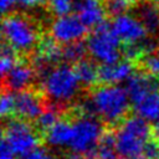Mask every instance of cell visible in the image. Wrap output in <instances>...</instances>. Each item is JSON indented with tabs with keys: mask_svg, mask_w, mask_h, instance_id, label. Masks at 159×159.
I'll list each match as a JSON object with an SVG mask.
<instances>
[{
	"mask_svg": "<svg viewBox=\"0 0 159 159\" xmlns=\"http://www.w3.org/2000/svg\"><path fill=\"white\" fill-rule=\"evenodd\" d=\"M130 103L125 87L119 84H103L96 88L91 98L83 103L84 116L97 114L104 122L116 123L124 118Z\"/></svg>",
	"mask_w": 159,
	"mask_h": 159,
	"instance_id": "cell-1",
	"label": "cell"
},
{
	"mask_svg": "<svg viewBox=\"0 0 159 159\" xmlns=\"http://www.w3.org/2000/svg\"><path fill=\"white\" fill-rule=\"evenodd\" d=\"M116 150L123 159L142 154L144 145L150 139L152 128L139 116L125 118L116 130Z\"/></svg>",
	"mask_w": 159,
	"mask_h": 159,
	"instance_id": "cell-2",
	"label": "cell"
},
{
	"mask_svg": "<svg viewBox=\"0 0 159 159\" xmlns=\"http://www.w3.org/2000/svg\"><path fill=\"white\" fill-rule=\"evenodd\" d=\"M80 84L75 67L67 63L51 67L42 76L43 92L57 103H66L73 99L80 89Z\"/></svg>",
	"mask_w": 159,
	"mask_h": 159,
	"instance_id": "cell-3",
	"label": "cell"
},
{
	"mask_svg": "<svg viewBox=\"0 0 159 159\" xmlns=\"http://www.w3.org/2000/svg\"><path fill=\"white\" fill-rule=\"evenodd\" d=\"M1 32L5 43L16 52L31 51L39 40L34 25L26 17L17 14H9L2 19Z\"/></svg>",
	"mask_w": 159,
	"mask_h": 159,
	"instance_id": "cell-4",
	"label": "cell"
},
{
	"mask_svg": "<svg viewBox=\"0 0 159 159\" xmlns=\"http://www.w3.org/2000/svg\"><path fill=\"white\" fill-rule=\"evenodd\" d=\"M86 45L91 57L101 65L114 63L120 58V41L112 31L111 25L102 24L93 29Z\"/></svg>",
	"mask_w": 159,
	"mask_h": 159,
	"instance_id": "cell-5",
	"label": "cell"
},
{
	"mask_svg": "<svg viewBox=\"0 0 159 159\" xmlns=\"http://www.w3.org/2000/svg\"><path fill=\"white\" fill-rule=\"evenodd\" d=\"M73 134L70 144V149L81 154L82 157L87 153L97 149L98 143L103 135V128L94 116H82L72 123Z\"/></svg>",
	"mask_w": 159,
	"mask_h": 159,
	"instance_id": "cell-6",
	"label": "cell"
},
{
	"mask_svg": "<svg viewBox=\"0 0 159 159\" xmlns=\"http://www.w3.org/2000/svg\"><path fill=\"white\" fill-rule=\"evenodd\" d=\"M2 138L16 155H24L39 147L40 138L35 129L24 119H11L6 123Z\"/></svg>",
	"mask_w": 159,
	"mask_h": 159,
	"instance_id": "cell-7",
	"label": "cell"
},
{
	"mask_svg": "<svg viewBox=\"0 0 159 159\" xmlns=\"http://www.w3.org/2000/svg\"><path fill=\"white\" fill-rule=\"evenodd\" d=\"M88 27L80 20L77 15H67L57 17L50 29L51 37L60 45H68L72 42L82 41L86 36Z\"/></svg>",
	"mask_w": 159,
	"mask_h": 159,
	"instance_id": "cell-8",
	"label": "cell"
},
{
	"mask_svg": "<svg viewBox=\"0 0 159 159\" xmlns=\"http://www.w3.org/2000/svg\"><path fill=\"white\" fill-rule=\"evenodd\" d=\"M111 29L120 42L125 45H135L144 39H147V29L139 17L129 14H124L113 17L111 22Z\"/></svg>",
	"mask_w": 159,
	"mask_h": 159,
	"instance_id": "cell-9",
	"label": "cell"
},
{
	"mask_svg": "<svg viewBox=\"0 0 159 159\" xmlns=\"http://www.w3.org/2000/svg\"><path fill=\"white\" fill-rule=\"evenodd\" d=\"M41 96L31 89H22L15 94L14 113L24 120H36L43 112Z\"/></svg>",
	"mask_w": 159,
	"mask_h": 159,
	"instance_id": "cell-10",
	"label": "cell"
},
{
	"mask_svg": "<svg viewBox=\"0 0 159 159\" xmlns=\"http://www.w3.org/2000/svg\"><path fill=\"white\" fill-rule=\"evenodd\" d=\"M63 60V47L52 37H46L40 41L37 53L34 57V65L42 76L51 68V65H56Z\"/></svg>",
	"mask_w": 159,
	"mask_h": 159,
	"instance_id": "cell-11",
	"label": "cell"
},
{
	"mask_svg": "<svg viewBox=\"0 0 159 159\" xmlns=\"http://www.w3.org/2000/svg\"><path fill=\"white\" fill-rule=\"evenodd\" d=\"M159 81L148 72H133L125 81V89L129 94L132 104L144 98L153 91H158Z\"/></svg>",
	"mask_w": 159,
	"mask_h": 159,
	"instance_id": "cell-12",
	"label": "cell"
},
{
	"mask_svg": "<svg viewBox=\"0 0 159 159\" xmlns=\"http://www.w3.org/2000/svg\"><path fill=\"white\" fill-rule=\"evenodd\" d=\"M73 11L88 29H96L104 24L107 14L102 0H75Z\"/></svg>",
	"mask_w": 159,
	"mask_h": 159,
	"instance_id": "cell-13",
	"label": "cell"
},
{
	"mask_svg": "<svg viewBox=\"0 0 159 159\" xmlns=\"http://www.w3.org/2000/svg\"><path fill=\"white\" fill-rule=\"evenodd\" d=\"M134 72L130 60L117 61L114 63L99 66V82L103 84H118L125 82Z\"/></svg>",
	"mask_w": 159,
	"mask_h": 159,
	"instance_id": "cell-14",
	"label": "cell"
},
{
	"mask_svg": "<svg viewBox=\"0 0 159 159\" xmlns=\"http://www.w3.org/2000/svg\"><path fill=\"white\" fill-rule=\"evenodd\" d=\"M35 77V70L22 62H17L4 77V82L5 86L11 89V91H22L26 89V87L29 86V83L34 80Z\"/></svg>",
	"mask_w": 159,
	"mask_h": 159,
	"instance_id": "cell-15",
	"label": "cell"
},
{
	"mask_svg": "<svg viewBox=\"0 0 159 159\" xmlns=\"http://www.w3.org/2000/svg\"><path fill=\"white\" fill-rule=\"evenodd\" d=\"M72 134V123L65 119H58L48 130L45 132V140L53 148H70Z\"/></svg>",
	"mask_w": 159,
	"mask_h": 159,
	"instance_id": "cell-16",
	"label": "cell"
},
{
	"mask_svg": "<svg viewBox=\"0 0 159 159\" xmlns=\"http://www.w3.org/2000/svg\"><path fill=\"white\" fill-rule=\"evenodd\" d=\"M133 109L137 116L149 123L159 120V91H153L140 101L133 103Z\"/></svg>",
	"mask_w": 159,
	"mask_h": 159,
	"instance_id": "cell-17",
	"label": "cell"
},
{
	"mask_svg": "<svg viewBox=\"0 0 159 159\" xmlns=\"http://www.w3.org/2000/svg\"><path fill=\"white\" fill-rule=\"evenodd\" d=\"M73 67L82 86L89 87L99 82V67H97L93 61L83 58L82 61L75 63Z\"/></svg>",
	"mask_w": 159,
	"mask_h": 159,
	"instance_id": "cell-18",
	"label": "cell"
},
{
	"mask_svg": "<svg viewBox=\"0 0 159 159\" xmlns=\"http://www.w3.org/2000/svg\"><path fill=\"white\" fill-rule=\"evenodd\" d=\"M139 20L150 34L159 31V6L154 2H145L139 6Z\"/></svg>",
	"mask_w": 159,
	"mask_h": 159,
	"instance_id": "cell-19",
	"label": "cell"
},
{
	"mask_svg": "<svg viewBox=\"0 0 159 159\" xmlns=\"http://www.w3.org/2000/svg\"><path fill=\"white\" fill-rule=\"evenodd\" d=\"M86 52H88L87 45L83 43L82 41H77V42L65 45V47H63V61H66L67 63H77V62L82 61L84 58Z\"/></svg>",
	"mask_w": 159,
	"mask_h": 159,
	"instance_id": "cell-20",
	"label": "cell"
},
{
	"mask_svg": "<svg viewBox=\"0 0 159 159\" xmlns=\"http://www.w3.org/2000/svg\"><path fill=\"white\" fill-rule=\"evenodd\" d=\"M108 15L117 17L127 14L134 5V0H102Z\"/></svg>",
	"mask_w": 159,
	"mask_h": 159,
	"instance_id": "cell-21",
	"label": "cell"
},
{
	"mask_svg": "<svg viewBox=\"0 0 159 159\" xmlns=\"http://www.w3.org/2000/svg\"><path fill=\"white\" fill-rule=\"evenodd\" d=\"M16 63H17L16 51L12 47H10L7 43H4L2 45V50H1V58H0V72H1V76L4 77Z\"/></svg>",
	"mask_w": 159,
	"mask_h": 159,
	"instance_id": "cell-22",
	"label": "cell"
},
{
	"mask_svg": "<svg viewBox=\"0 0 159 159\" xmlns=\"http://www.w3.org/2000/svg\"><path fill=\"white\" fill-rule=\"evenodd\" d=\"M50 11L57 16H67L75 9V0H47Z\"/></svg>",
	"mask_w": 159,
	"mask_h": 159,
	"instance_id": "cell-23",
	"label": "cell"
},
{
	"mask_svg": "<svg viewBox=\"0 0 159 159\" xmlns=\"http://www.w3.org/2000/svg\"><path fill=\"white\" fill-rule=\"evenodd\" d=\"M57 120H58V118H57L56 111L47 108V109H45V111L42 112V114H41L35 122H36V127H37L39 129L46 132V130H48Z\"/></svg>",
	"mask_w": 159,
	"mask_h": 159,
	"instance_id": "cell-24",
	"label": "cell"
},
{
	"mask_svg": "<svg viewBox=\"0 0 159 159\" xmlns=\"http://www.w3.org/2000/svg\"><path fill=\"white\" fill-rule=\"evenodd\" d=\"M14 109H15V94H12L9 91H5L1 94V104H0L1 116L6 118L14 113Z\"/></svg>",
	"mask_w": 159,
	"mask_h": 159,
	"instance_id": "cell-25",
	"label": "cell"
},
{
	"mask_svg": "<svg viewBox=\"0 0 159 159\" xmlns=\"http://www.w3.org/2000/svg\"><path fill=\"white\" fill-rule=\"evenodd\" d=\"M143 67L145 72L159 78V53H149L143 60Z\"/></svg>",
	"mask_w": 159,
	"mask_h": 159,
	"instance_id": "cell-26",
	"label": "cell"
},
{
	"mask_svg": "<svg viewBox=\"0 0 159 159\" xmlns=\"http://www.w3.org/2000/svg\"><path fill=\"white\" fill-rule=\"evenodd\" d=\"M142 154H144L147 159H159V140L150 138L144 145Z\"/></svg>",
	"mask_w": 159,
	"mask_h": 159,
	"instance_id": "cell-27",
	"label": "cell"
},
{
	"mask_svg": "<svg viewBox=\"0 0 159 159\" xmlns=\"http://www.w3.org/2000/svg\"><path fill=\"white\" fill-rule=\"evenodd\" d=\"M20 159H51V155L48 154V152L45 148L37 147V148L27 152L26 154L21 155Z\"/></svg>",
	"mask_w": 159,
	"mask_h": 159,
	"instance_id": "cell-28",
	"label": "cell"
},
{
	"mask_svg": "<svg viewBox=\"0 0 159 159\" xmlns=\"http://www.w3.org/2000/svg\"><path fill=\"white\" fill-rule=\"evenodd\" d=\"M15 153L7 144V142L1 138V147H0V159H15Z\"/></svg>",
	"mask_w": 159,
	"mask_h": 159,
	"instance_id": "cell-29",
	"label": "cell"
},
{
	"mask_svg": "<svg viewBox=\"0 0 159 159\" xmlns=\"http://www.w3.org/2000/svg\"><path fill=\"white\" fill-rule=\"evenodd\" d=\"M45 0H16V5L22 9H34L43 4Z\"/></svg>",
	"mask_w": 159,
	"mask_h": 159,
	"instance_id": "cell-30",
	"label": "cell"
},
{
	"mask_svg": "<svg viewBox=\"0 0 159 159\" xmlns=\"http://www.w3.org/2000/svg\"><path fill=\"white\" fill-rule=\"evenodd\" d=\"M16 5V0H0V7H1V12L2 14H7L10 12L14 6Z\"/></svg>",
	"mask_w": 159,
	"mask_h": 159,
	"instance_id": "cell-31",
	"label": "cell"
},
{
	"mask_svg": "<svg viewBox=\"0 0 159 159\" xmlns=\"http://www.w3.org/2000/svg\"><path fill=\"white\" fill-rule=\"evenodd\" d=\"M152 133H153V137L159 140V120H157V122L154 123V125H153V128H152Z\"/></svg>",
	"mask_w": 159,
	"mask_h": 159,
	"instance_id": "cell-32",
	"label": "cell"
},
{
	"mask_svg": "<svg viewBox=\"0 0 159 159\" xmlns=\"http://www.w3.org/2000/svg\"><path fill=\"white\" fill-rule=\"evenodd\" d=\"M130 159H147V158H145L144 154H138V155H135V157H133V158H130Z\"/></svg>",
	"mask_w": 159,
	"mask_h": 159,
	"instance_id": "cell-33",
	"label": "cell"
},
{
	"mask_svg": "<svg viewBox=\"0 0 159 159\" xmlns=\"http://www.w3.org/2000/svg\"><path fill=\"white\" fill-rule=\"evenodd\" d=\"M65 159H82V158H80L78 155H70V157H67Z\"/></svg>",
	"mask_w": 159,
	"mask_h": 159,
	"instance_id": "cell-34",
	"label": "cell"
},
{
	"mask_svg": "<svg viewBox=\"0 0 159 159\" xmlns=\"http://www.w3.org/2000/svg\"><path fill=\"white\" fill-rule=\"evenodd\" d=\"M152 2H154V4H157L158 6H159V0H150Z\"/></svg>",
	"mask_w": 159,
	"mask_h": 159,
	"instance_id": "cell-35",
	"label": "cell"
},
{
	"mask_svg": "<svg viewBox=\"0 0 159 159\" xmlns=\"http://www.w3.org/2000/svg\"><path fill=\"white\" fill-rule=\"evenodd\" d=\"M111 159H123V158H118V157H113V158H111Z\"/></svg>",
	"mask_w": 159,
	"mask_h": 159,
	"instance_id": "cell-36",
	"label": "cell"
}]
</instances>
